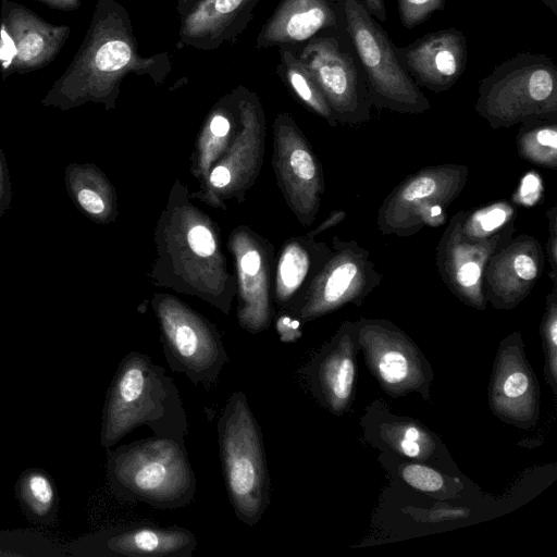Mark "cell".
Masks as SVG:
<instances>
[{
    "instance_id": "obj_1",
    "label": "cell",
    "mask_w": 557,
    "mask_h": 557,
    "mask_svg": "<svg viewBox=\"0 0 557 557\" xmlns=\"http://www.w3.org/2000/svg\"><path fill=\"white\" fill-rule=\"evenodd\" d=\"M172 69L168 52L143 57L127 10L116 0H97L91 22L64 73L41 99L45 107L67 111L87 102L114 109L128 74L148 75L158 86Z\"/></svg>"
},
{
    "instance_id": "obj_2",
    "label": "cell",
    "mask_w": 557,
    "mask_h": 557,
    "mask_svg": "<svg viewBox=\"0 0 557 557\" xmlns=\"http://www.w3.org/2000/svg\"><path fill=\"white\" fill-rule=\"evenodd\" d=\"M138 426L185 445L189 423L180 391L164 368L148 355L131 351L107 391L100 443L109 449Z\"/></svg>"
},
{
    "instance_id": "obj_3",
    "label": "cell",
    "mask_w": 557,
    "mask_h": 557,
    "mask_svg": "<svg viewBox=\"0 0 557 557\" xmlns=\"http://www.w3.org/2000/svg\"><path fill=\"white\" fill-rule=\"evenodd\" d=\"M107 474L116 497L157 509L185 507L196 494L186 447L168 437L153 435L108 450Z\"/></svg>"
},
{
    "instance_id": "obj_4",
    "label": "cell",
    "mask_w": 557,
    "mask_h": 557,
    "mask_svg": "<svg viewBox=\"0 0 557 557\" xmlns=\"http://www.w3.org/2000/svg\"><path fill=\"white\" fill-rule=\"evenodd\" d=\"M216 430L230 503L236 517L253 527L270 505L271 483L262 432L243 391L230 396Z\"/></svg>"
},
{
    "instance_id": "obj_5",
    "label": "cell",
    "mask_w": 557,
    "mask_h": 557,
    "mask_svg": "<svg viewBox=\"0 0 557 557\" xmlns=\"http://www.w3.org/2000/svg\"><path fill=\"white\" fill-rule=\"evenodd\" d=\"M475 112L493 129L529 119L557 121V67L545 54L520 52L480 83Z\"/></svg>"
},
{
    "instance_id": "obj_6",
    "label": "cell",
    "mask_w": 557,
    "mask_h": 557,
    "mask_svg": "<svg viewBox=\"0 0 557 557\" xmlns=\"http://www.w3.org/2000/svg\"><path fill=\"white\" fill-rule=\"evenodd\" d=\"M336 3L372 104L405 114L426 112L430 101L399 63L387 33L359 0H336Z\"/></svg>"
},
{
    "instance_id": "obj_7",
    "label": "cell",
    "mask_w": 557,
    "mask_h": 557,
    "mask_svg": "<svg viewBox=\"0 0 557 557\" xmlns=\"http://www.w3.org/2000/svg\"><path fill=\"white\" fill-rule=\"evenodd\" d=\"M469 177L463 164L430 165L408 175L383 200L376 216L382 235L409 237L446 221L448 206Z\"/></svg>"
},
{
    "instance_id": "obj_8",
    "label": "cell",
    "mask_w": 557,
    "mask_h": 557,
    "mask_svg": "<svg viewBox=\"0 0 557 557\" xmlns=\"http://www.w3.org/2000/svg\"><path fill=\"white\" fill-rule=\"evenodd\" d=\"M152 307L169 367L195 385H214L230 360L215 325L171 296H156Z\"/></svg>"
},
{
    "instance_id": "obj_9",
    "label": "cell",
    "mask_w": 557,
    "mask_h": 557,
    "mask_svg": "<svg viewBox=\"0 0 557 557\" xmlns=\"http://www.w3.org/2000/svg\"><path fill=\"white\" fill-rule=\"evenodd\" d=\"M382 282L368 249L356 240L333 237L330 252L290 311L306 323L346 305L360 306Z\"/></svg>"
},
{
    "instance_id": "obj_10",
    "label": "cell",
    "mask_w": 557,
    "mask_h": 557,
    "mask_svg": "<svg viewBox=\"0 0 557 557\" xmlns=\"http://www.w3.org/2000/svg\"><path fill=\"white\" fill-rule=\"evenodd\" d=\"M296 55L313 77L337 124L358 125L370 120L373 104L346 29L311 38Z\"/></svg>"
},
{
    "instance_id": "obj_11",
    "label": "cell",
    "mask_w": 557,
    "mask_h": 557,
    "mask_svg": "<svg viewBox=\"0 0 557 557\" xmlns=\"http://www.w3.org/2000/svg\"><path fill=\"white\" fill-rule=\"evenodd\" d=\"M355 322L359 350L383 392L393 398L417 393L429 400L434 371L411 337L385 319L360 318Z\"/></svg>"
},
{
    "instance_id": "obj_12",
    "label": "cell",
    "mask_w": 557,
    "mask_h": 557,
    "mask_svg": "<svg viewBox=\"0 0 557 557\" xmlns=\"http://www.w3.org/2000/svg\"><path fill=\"white\" fill-rule=\"evenodd\" d=\"M487 403L496 418L519 429H532L540 420L541 387L518 331L504 337L498 345Z\"/></svg>"
},
{
    "instance_id": "obj_13",
    "label": "cell",
    "mask_w": 557,
    "mask_h": 557,
    "mask_svg": "<svg viewBox=\"0 0 557 557\" xmlns=\"http://www.w3.org/2000/svg\"><path fill=\"white\" fill-rule=\"evenodd\" d=\"M71 33L67 25L44 21L30 9L13 0H1L0 71L2 79L49 64Z\"/></svg>"
},
{
    "instance_id": "obj_14",
    "label": "cell",
    "mask_w": 557,
    "mask_h": 557,
    "mask_svg": "<svg viewBox=\"0 0 557 557\" xmlns=\"http://www.w3.org/2000/svg\"><path fill=\"white\" fill-rule=\"evenodd\" d=\"M465 210L455 213L436 247V265L444 285L461 302L485 310L483 275L491 256L515 234L509 228L490 239L471 242L462 237L460 224Z\"/></svg>"
},
{
    "instance_id": "obj_15",
    "label": "cell",
    "mask_w": 557,
    "mask_h": 557,
    "mask_svg": "<svg viewBox=\"0 0 557 557\" xmlns=\"http://www.w3.org/2000/svg\"><path fill=\"white\" fill-rule=\"evenodd\" d=\"M358 351L356 322L344 321L304 369L313 397L337 417L350 410L355 398Z\"/></svg>"
},
{
    "instance_id": "obj_16",
    "label": "cell",
    "mask_w": 557,
    "mask_h": 557,
    "mask_svg": "<svg viewBox=\"0 0 557 557\" xmlns=\"http://www.w3.org/2000/svg\"><path fill=\"white\" fill-rule=\"evenodd\" d=\"M275 135L276 165L288 201L298 220L309 225L319 211L324 190L321 165L288 114L277 115Z\"/></svg>"
},
{
    "instance_id": "obj_17",
    "label": "cell",
    "mask_w": 557,
    "mask_h": 557,
    "mask_svg": "<svg viewBox=\"0 0 557 557\" xmlns=\"http://www.w3.org/2000/svg\"><path fill=\"white\" fill-rule=\"evenodd\" d=\"M544 261L543 247L534 236H512L486 263L483 275L486 302L499 310L515 309L542 276Z\"/></svg>"
},
{
    "instance_id": "obj_18",
    "label": "cell",
    "mask_w": 557,
    "mask_h": 557,
    "mask_svg": "<svg viewBox=\"0 0 557 557\" xmlns=\"http://www.w3.org/2000/svg\"><path fill=\"white\" fill-rule=\"evenodd\" d=\"M364 438L373 447L431 466L451 462L441 438L419 420L398 416L381 399L373 400L360 420Z\"/></svg>"
},
{
    "instance_id": "obj_19",
    "label": "cell",
    "mask_w": 557,
    "mask_h": 557,
    "mask_svg": "<svg viewBox=\"0 0 557 557\" xmlns=\"http://www.w3.org/2000/svg\"><path fill=\"white\" fill-rule=\"evenodd\" d=\"M394 51L418 86L442 92L450 89L466 70L468 51L462 32L446 28L423 35Z\"/></svg>"
},
{
    "instance_id": "obj_20",
    "label": "cell",
    "mask_w": 557,
    "mask_h": 557,
    "mask_svg": "<svg viewBox=\"0 0 557 557\" xmlns=\"http://www.w3.org/2000/svg\"><path fill=\"white\" fill-rule=\"evenodd\" d=\"M343 32L336 0H281L260 29L256 47L300 49L313 37Z\"/></svg>"
},
{
    "instance_id": "obj_21",
    "label": "cell",
    "mask_w": 557,
    "mask_h": 557,
    "mask_svg": "<svg viewBox=\"0 0 557 557\" xmlns=\"http://www.w3.org/2000/svg\"><path fill=\"white\" fill-rule=\"evenodd\" d=\"M260 0H199L183 17L177 48L215 50L235 41L253 18Z\"/></svg>"
},
{
    "instance_id": "obj_22",
    "label": "cell",
    "mask_w": 557,
    "mask_h": 557,
    "mask_svg": "<svg viewBox=\"0 0 557 557\" xmlns=\"http://www.w3.org/2000/svg\"><path fill=\"white\" fill-rule=\"evenodd\" d=\"M100 542L107 553L124 557H191L198 544L188 529L147 522L110 530Z\"/></svg>"
},
{
    "instance_id": "obj_23",
    "label": "cell",
    "mask_w": 557,
    "mask_h": 557,
    "mask_svg": "<svg viewBox=\"0 0 557 557\" xmlns=\"http://www.w3.org/2000/svg\"><path fill=\"white\" fill-rule=\"evenodd\" d=\"M178 232L173 233L178 240L171 243L172 264L180 274H214L220 281L227 277L224 256L220 250L213 224L190 206L180 211ZM225 282V281H224Z\"/></svg>"
},
{
    "instance_id": "obj_24",
    "label": "cell",
    "mask_w": 557,
    "mask_h": 557,
    "mask_svg": "<svg viewBox=\"0 0 557 557\" xmlns=\"http://www.w3.org/2000/svg\"><path fill=\"white\" fill-rule=\"evenodd\" d=\"M234 252L239 274L238 324L251 334L265 331L271 322L268 264L259 246L238 238Z\"/></svg>"
},
{
    "instance_id": "obj_25",
    "label": "cell",
    "mask_w": 557,
    "mask_h": 557,
    "mask_svg": "<svg viewBox=\"0 0 557 557\" xmlns=\"http://www.w3.org/2000/svg\"><path fill=\"white\" fill-rule=\"evenodd\" d=\"M65 187L75 207L96 223H110L116 215L115 191L103 172L92 163H70Z\"/></svg>"
},
{
    "instance_id": "obj_26",
    "label": "cell",
    "mask_w": 557,
    "mask_h": 557,
    "mask_svg": "<svg viewBox=\"0 0 557 557\" xmlns=\"http://www.w3.org/2000/svg\"><path fill=\"white\" fill-rule=\"evenodd\" d=\"M329 252L325 243L314 242L310 236L287 244L281 253L275 280V299L280 306L290 305L302 286H308Z\"/></svg>"
},
{
    "instance_id": "obj_27",
    "label": "cell",
    "mask_w": 557,
    "mask_h": 557,
    "mask_svg": "<svg viewBox=\"0 0 557 557\" xmlns=\"http://www.w3.org/2000/svg\"><path fill=\"white\" fill-rule=\"evenodd\" d=\"M396 462L392 468L396 475L412 488L438 500L453 499L459 496L465 485L455 475L434 466L403 458L397 455L382 453ZM391 468H387V470Z\"/></svg>"
},
{
    "instance_id": "obj_28",
    "label": "cell",
    "mask_w": 557,
    "mask_h": 557,
    "mask_svg": "<svg viewBox=\"0 0 557 557\" xmlns=\"http://www.w3.org/2000/svg\"><path fill=\"white\" fill-rule=\"evenodd\" d=\"M278 48L281 60L276 73L282 81L308 109L323 117L331 126L337 125L323 94L296 53L286 47Z\"/></svg>"
},
{
    "instance_id": "obj_29",
    "label": "cell",
    "mask_w": 557,
    "mask_h": 557,
    "mask_svg": "<svg viewBox=\"0 0 557 557\" xmlns=\"http://www.w3.org/2000/svg\"><path fill=\"white\" fill-rule=\"evenodd\" d=\"M517 150L523 160L550 170L557 169V121L529 119L520 123Z\"/></svg>"
},
{
    "instance_id": "obj_30",
    "label": "cell",
    "mask_w": 557,
    "mask_h": 557,
    "mask_svg": "<svg viewBox=\"0 0 557 557\" xmlns=\"http://www.w3.org/2000/svg\"><path fill=\"white\" fill-rule=\"evenodd\" d=\"M517 206L509 200H497L484 207L465 211L460 224L463 238L471 242L490 239L516 227Z\"/></svg>"
},
{
    "instance_id": "obj_31",
    "label": "cell",
    "mask_w": 557,
    "mask_h": 557,
    "mask_svg": "<svg viewBox=\"0 0 557 557\" xmlns=\"http://www.w3.org/2000/svg\"><path fill=\"white\" fill-rule=\"evenodd\" d=\"M16 492L25 512L37 522H50L57 510V492L50 476L40 469L24 471Z\"/></svg>"
},
{
    "instance_id": "obj_32",
    "label": "cell",
    "mask_w": 557,
    "mask_h": 557,
    "mask_svg": "<svg viewBox=\"0 0 557 557\" xmlns=\"http://www.w3.org/2000/svg\"><path fill=\"white\" fill-rule=\"evenodd\" d=\"M540 334L544 352V376L554 395L557 394V290L547 294Z\"/></svg>"
},
{
    "instance_id": "obj_33",
    "label": "cell",
    "mask_w": 557,
    "mask_h": 557,
    "mask_svg": "<svg viewBox=\"0 0 557 557\" xmlns=\"http://www.w3.org/2000/svg\"><path fill=\"white\" fill-rule=\"evenodd\" d=\"M445 0H397L400 22L411 29L425 22L435 11L444 10Z\"/></svg>"
},
{
    "instance_id": "obj_34",
    "label": "cell",
    "mask_w": 557,
    "mask_h": 557,
    "mask_svg": "<svg viewBox=\"0 0 557 557\" xmlns=\"http://www.w3.org/2000/svg\"><path fill=\"white\" fill-rule=\"evenodd\" d=\"M403 512L409 515L416 521L431 523L456 521L470 516V509L467 507L445 503L434 505L428 509L407 506L403 508Z\"/></svg>"
},
{
    "instance_id": "obj_35",
    "label": "cell",
    "mask_w": 557,
    "mask_h": 557,
    "mask_svg": "<svg viewBox=\"0 0 557 557\" xmlns=\"http://www.w3.org/2000/svg\"><path fill=\"white\" fill-rule=\"evenodd\" d=\"M544 186L542 176L535 171H529L521 176L519 185L512 194L511 201L518 207H534L543 197Z\"/></svg>"
},
{
    "instance_id": "obj_36",
    "label": "cell",
    "mask_w": 557,
    "mask_h": 557,
    "mask_svg": "<svg viewBox=\"0 0 557 557\" xmlns=\"http://www.w3.org/2000/svg\"><path fill=\"white\" fill-rule=\"evenodd\" d=\"M546 216L548 218V239L546 245V252L548 263L550 267V278L553 286L556 287L557 283V205L550 207Z\"/></svg>"
},
{
    "instance_id": "obj_37",
    "label": "cell",
    "mask_w": 557,
    "mask_h": 557,
    "mask_svg": "<svg viewBox=\"0 0 557 557\" xmlns=\"http://www.w3.org/2000/svg\"><path fill=\"white\" fill-rule=\"evenodd\" d=\"M276 332L283 343H294L301 335V322L297 318L281 315L276 321Z\"/></svg>"
},
{
    "instance_id": "obj_38",
    "label": "cell",
    "mask_w": 557,
    "mask_h": 557,
    "mask_svg": "<svg viewBox=\"0 0 557 557\" xmlns=\"http://www.w3.org/2000/svg\"><path fill=\"white\" fill-rule=\"evenodd\" d=\"M12 200V189L10 175L7 168L5 157L0 148V218L10 209Z\"/></svg>"
},
{
    "instance_id": "obj_39",
    "label": "cell",
    "mask_w": 557,
    "mask_h": 557,
    "mask_svg": "<svg viewBox=\"0 0 557 557\" xmlns=\"http://www.w3.org/2000/svg\"><path fill=\"white\" fill-rule=\"evenodd\" d=\"M346 215V212L343 210L332 211L329 214V216L313 232L308 234V236L313 237L317 234L339 224L342 221L345 220Z\"/></svg>"
},
{
    "instance_id": "obj_40",
    "label": "cell",
    "mask_w": 557,
    "mask_h": 557,
    "mask_svg": "<svg viewBox=\"0 0 557 557\" xmlns=\"http://www.w3.org/2000/svg\"><path fill=\"white\" fill-rule=\"evenodd\" d=\"M371 16L380 20H386V7L384 0H359Z\"/></svg>"
},
{
    "instance_id": "obj_41",
    "label": "cell",
    "mask_w": 557,
    "mask_h": 557,
    "mask_svg": "<svg viewBox=\"0 0 557 557\" xmlns=\"http://www.w3.org/2000/svg\"><path fill=\"white\" fill-rule=\"evenodd\" d=\"M41 3L58 10L73 11L81 7L82 0H38Z\"/></svg>"
},
{
    "instance_id": "obj_42",
    "label": "cell",
    "mask_w": 557,
    "mask_h": 557,
    "mask_svg": "<svg viewBox=\"0 0 557 557\" xmlns=\"http://www.w3.org/2000/svg\"><path fill=\"white\" fill-rule=\"evenodd\" d=\"M199 0H177L176 11L183 17Z\"/></svg>"
},
{
    "instance_id": "obj_43",
    "label": "cell",
    "mask_w": 557,
    "mask_h": 557,
    "mask_svg": "<svg viewBox=\"0 0 557 557\" xmlns=\"http://www.w3.org/2000/svg\"><path fill=\"white\" fill-rule=\"evenodd\" d=\"M542 1L555 15H557V0H540Z\"/></svg>"
}]
</instances>
